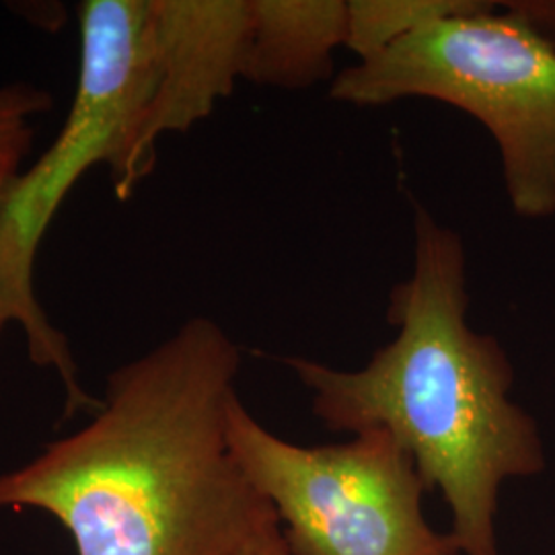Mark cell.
Masks as SVG:
<instances>
[{"instance_id": "6da1fadb", "label": "cell", "mask_w": 555, "mask_h": 555, "mask_svg": "<svg viewBox=\"0 0 555 555\" xmlns=\"http://www.w3.org/2000/svg\"><path fill=\"white\" fill-rule=\"evenodd\" d=\"M241 350L192 318L109 373L93 420L0 476V508H38L77 555H243L280 529L229 444Z\"/></svg>"}, {"instance_id": "7a4b0ae2", "label": "cell", "mask_w": 555, "mask_h": 555, "mask_svg": "<svg viewBox=\"0 0 555 555\" xmlns=\"http://www.w3.org/2000/svg\"><path fill=\"white\" fill-rule=\"evenodd\" d=\"M467 315L465 241L416 206L412 274L389 295L396 337L357 371L282 360L330 430H385L410 453L426 490L449 502L461 555H498L500 488L543 472L545 451L535 420L511 399L506 350Z\"/></svg>"}, {"instance_id": "3957f363", "label": "cell", "mask_w": 555, "mask_h": 555, "mask_svg": "<svg viewBox=\"0 0 555 555\" xmlns=\"http://www.w3.org/2000/svg\"><path fill=\"white\" fill-rule=\"evenodd\" d=\"M330 98L366 109L433 100L469 114L496 142L516 217H554L555 46L502 2L481 0L339 70Z\"/></svg>"}, {"instance_id": "277c9868", "label": "cell", "mask_w": 555, "mask_h": 555, "mask_svg": "<svg viewBox=\"0 0 555 555\" xmlns=\"http://www.w3.org/2000/svg\"><path fill=\"white\" fill-rule=\"evenodd\" d=\"M79 85L56 140L27 173L11 179L0 204V291L20 323L29 358L52 366L66 389V412H98L80 387L66 336L41 309L34 266L52 219L91 167L116 173L137 134L157 79L151 0H85L79 7Z\"/></svg>"}, {"instance_id": "5b68a950", "label": "cell", "mask_w": 555, "mask_h": 555, "mask_svg": "<svg viewBox=\"0 0 555 555\" xmlns=\"http://www.w3.org/2000/svg\"><path fill=\"white\" fill-rule=\"evenodd\" d=\"M229 444L280 522L293 555H461L422 515L426 490L410 453L385 430L298 447L235 397Z\"/></svg>"}, {"instance_id": "8992f818", "label": "cell", "mask_w": 555, "mask_h": 555, "mask_svg": "<svg viewBox=\"0 0 555 555\" xmlns=\"http://www.w3.org/2000/svg\"><path fill=\"white\" fill-rule=\"evenodd\" d=\"M157 79L137 134L112 176L128 199L149 178L165 134L208 118L243 80L251 36V0H151Z\"/></svg>"}, {"instance_id": "52a82bcc", "label": "cell", "mask_w": 555, "mask_h": 555, "mask_svg": "<svg viewBox=\"0 0 555 555\" xmlns=\"http://www.w3.org/2000/svg\"><path fill=\"white\" fill-rule=\"evenodd\" d=\"M344 0H251V36L243 80L302 91L334 79L346 43Z\"/></svg>"}, {"instance_id": "ba28073f", "label": "cell", "mask_w": 555, "mask_h": 555, "mask_svg": "<svg viewBox=\"0 0 555 555\" xmlns=\"http://www.w3.org/2000/svg\"><path fill=\"white\" fill-rule=\"evenodd\" d=\"M481 0H348L346 43L357 62L373 59L417 29L474 11Z\"/></svg>"}, {"instance_id": "9c48e42d", "label": "cell", "mask_w": 555, "mask_h": 555, "mask_svg": "<svg viewBox=\"0 0 555 555\" xmlns=\"http://www.w3.org/2000/svg\"><path fill=\"white\" fill-rule=\"evenodd\" d=\"M48 91L31 85L0 87V160L21 165L34 140V119L50 112Z\"/></svg>"}, {"instance_id": "30bf717a", "label": "cell", "mask_w": 555, "mask_h": 555, "mask_svg": "<svg viewBox=\"0 0 555 555\" xmlns=\"http://www.w3.org/2000/svg\"><path fill=\"white\" fill-rule=\"evenodd\" d=\"M502 7L555 46V0H506Z\"/></svg>"}, {"instance_id": "8fae6325", "label": "cell", "mask_w": 555, "mask_h": 555, "mask_svg": "<svg viewBox=\"0 0 555 555\" xmlns=\"http://www.w3.org/2000/svg\"><path fill=\"white\" fill-rule=\"evenodd\" d=\"M17 173H20V165H17V163L0 160V204H2V199H4V194H7V188H9L11 179L15 178ZM7 323H13V321H11L7 302H4L2 291H0V334H2V330L7 327Z\"/></svg>"}, {"instance_id": "7c38bea8", "label": "cell", "mask_w": 555, "mask_h": 555, "mask_svg": "<svg viewBox=\"0 0 555 555\" xmlns=\"http://www.w3.org/2000/svg\"><path fill=\"white\" fill-rule=\"evenodd\" d=\"M243 555H293L288 545H286V539L284 533L280 529H274L272 533H268L266 537H261L256 545H251L247 552Z\"/></svg>"}]
</instances>
